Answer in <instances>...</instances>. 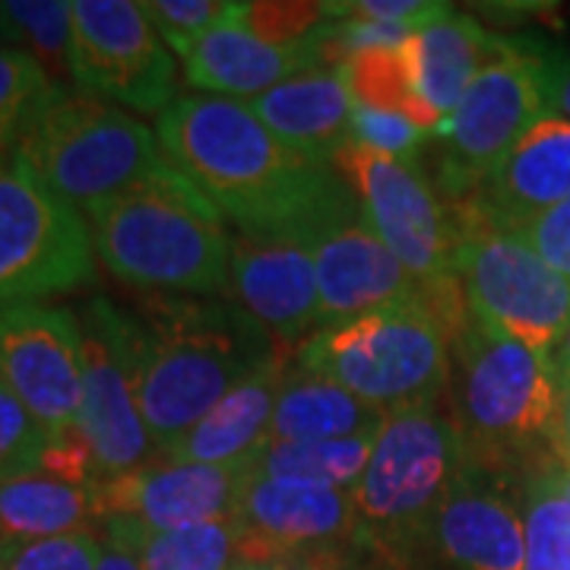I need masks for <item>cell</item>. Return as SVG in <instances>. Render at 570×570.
Instances as JSON below:
<instances>
[{
    "mask_svg": "<svg viewBox=\"0 0 570 570\" xmlns=\"http://www.w3.org/2000/svg\"><path fill=\"white\" fill-rule=\"evenodd\" d=\"M163 159L175 165L235 232H307L358 204L333 165L276 140L245 102L187 92L156 121Z\"/></svg>",
    "mask_w": 570,
    "mask_h": 570,
    "instance_id": "1",
    "label": "cell"
},
{
    "mask_svg": "<svg viewBox=\"0 0 570 570\" xmlns=\"http://www.w3.org/2000/svg\"><path fill=\"white\" fill-rule=\"evenodd\" d=\"M134 317L142 422L163 456L279 352L269 330L223 295H140Z\"/></svg>",
    "mask_w": 570,
    "mask_h": 570,
    "instance_id": "2",
    "label": "cell"
},
{
    "mask_svg": "<svg viewBox=\"0 0 570 570\" xmlns=\"http://www.w3.org/2000/svg\"><path fill=\"white\" fill-rule=\"evenodd\" d=\"M82 219L105 269L140 295L213 298L228 285L225 216L165 159Z\"/></svg>",
    "mask_w": 570,
    "mask_h": 570,
    "instance_id": "3",
    "label": "cell"
},
{
    "mask_svg": "<svg viewBox=\"0 0 570 570\" xmlns=\"http://www.w3.org/2000/svg\"><path fill=\"white\" fill-rule=\"evenodd\" d=\"M466 321L456 276L431 279L412 302L311 333L292 365L384 412L438 403L450 384V346Z\"/></svg>",
    "mask_w": 570,
    "mask_h": 570,
    "instance_id": "4",
    "label": "cell"
},
{
    "mask_svg": "<svg viewBox=\"0 0 570 570\" xmlns=\"http://www.w3.org/2000/svg\"><path fill=\"white\" fill-rule=\"evenodd\" d=\"M558 374L549 355L469 317L450 346V419L469 466L513 482L558 460Z\"/></svg>",
    "mask_w": 570,
    "mask_h": 570,
    "instance_id": "5",
    "label": "cell"
},
{
    "mask_svg": "<svg viewBox=\"0 0 570 570\" xmlns=\"http://www.w3.org/2000/svg\"><path fill=\"white\" fill-rule=\"evenodd\" d=\"M463 438L444 400L387 412L352 489L358 551L403 558L466 469Z\"/></svg>",
    "mask_w": 570,
    "mask_h": 570,
    "instance_id": "6",
    "label": "cell"
},
{
    "mask_svg": "<svg viewBox=\"0 0 570 570\" xmlns=\"http://www.w3.org/2000/svg\"><path fill=\"white\" fill-rule=\"evenodd\" d=\"M10 163L86 216L146 178L163 163V149L156 130L130 111L73 86H55Z\"/></svg>",
    "mask_w": 570,
    "mask_h": 570,
    "instance_id": "7",
    "label": "cell"
},
{
    "mask_svg": "<svg viewBox=\"0 0 570 570\" xmlns=\"http://www.w3.org/2000/svg\"><path fill=\"white\" fill-rule=\"evenodd\" d=\"M549 58L546 41L494 36V55L438 130L434 187L448 206L479 194L510 149L549 118Z\"/></svg>",
    "mask_w": 570,
    "mask_h": 570,
    "instance_id": "8",
    "label": "cell"
},
{
    "mask_svg": "<svg viewBox=\"0 0 570 570\" xmlns=\"http://www.w3.org/2000/svg\"><path fill=\"white\" fill-rule=\"evenodd\" d=\"M456 228L453 276L463 288L469 317L539 355H551L570 324V279L551 269L513 228L482 219H456Z\"/></svg>",
    "mask_w": 570,
    "mask_h": 570,
    "instance_id": "9",
    "label": "cell"
},
{
    "mask_svg": "<svg viewBox=\"0 0 570 570\" xmlns=\"http://www.w3.org/2000/svg\"><path fill=\"white\" fill-rule=\"evenodd\" d=\"M96 276L80 209L13 163H0V307L77 292Z\"/></svg>",
    "mask_w": 570,
    "mask_h": 570,
    "instance_id": "10",
    "label": "cell"
},
{
    "mask_svg": "<svg viewBox=\"0 0 570 570\" xmlns=\"http://www.w3.org/2000/svg\"><path fill=\"white\" fill-rule=\"evenodd\" d=\"M82 400L77 428L92 450L99 479L153 463L137 381V317L96 295L80 311Z\"/></svg>",
    "mask_w": 570,
    "mask_h": 570,
    "instance_id": "11",
    "label": "cell"
},
{
    "mask_svg": "<svg viewBox=\"0 0 570 570\" xmlns=\"http://www.w3.org/2000/svg\"><path fill=\"white\" fill-rule=\"evenodd\" d=\"M333 168L358 197L367 225L415 279L453 276L460 228L425 165L348 140Z\"/></svg>",
    "mask_w": 570,
    "mask_h": 570,
    "instance_id": "12",
    "label": "cell"
},
{
    "mask_svg": "<svg viewBox=\"0 0 570 570\" xmlns=\"http://www.w3.org/2000/svg\"><path fill=\"white\" fill-rule=\"evenodd\" d=\"M70 17L73 89L140 115H163L178 99L175 55L159 39L140 3L77 0L70 3Z\"/></svg>",
    "mask_w": 570,
    "mask_h": 570,
    "instance_id": "13",
    "label": "cell"
},
{
    "mask_svg": "<svg viewBox=\"0 0 570 570\" xmlns=\"http://www.w3.org/2000/svg\"><path fill=\"white\" fill-rule=\"evenodd\" d=\"M396 561L409 570H527L523 482L466 463L444 504Z\"/></svg>",
    "mask_w": 570,
    "mask_h": 570,
    "instance_id": "14",
    "label": "cell"
},
{
    "mask_svg": "<svg viewBox=\"0 0 570 570\" xmlns=\"http://www.w3.org/2000/svg\"><path fill=\"white\" fill-rule=\"evenodd\" d=\"M0 381L48 434L77 428L82 400V324L70 307H0Z\"/></svg>",
    "mask_w": 570,
    "mask_h": 570,
    "instance_id": "15",
    "label": "cell"
},
{
    "mask_svg": "<svg viewBox=\"0 0 570 570\" xmlns=\"http://www.w3.org/2000/svg\"><path fill=\"white\" fill-rule=\"evenodd\" d=\"M225 292L276 343L302 346L321 330L314 238L307 232H232Z\"/></svg>",
    "mask_w": 570,
    "mask_h": 570,
    "instance_id": "16",
    "label": "cell"
},
{
    "mask_svg": "<svg viewBox=\"0 0 570 570\" xmlns=\"http://www.w3.org/2000/svg\"><path fill=\"white\" fill-rule=\"evenodd\" d=\"M254 463L206 466L181 460H153L146 466L92 485L99 523L111 517L137 520L149 530H184L200 523L238 520Z\"/></svg>",
    "mask_w": 570,
    "mask_h": 570,
    "instance_id": "17",
    "label": "cell"
},
{
    "mask_svg": "<svg viewBox=\"0 0 570 570\" xmlns=\"http://www.w3.org/2000/svg\"><path fill=\"white\" fill-rule=\"evenodd\" d=\"M314 269L321 298V330L365 317L381 307L403 305L422 295L400 257L367 225L362 206H348L314 235Z\"/></svg>",
    "mask_w": 570,
    "mask_h": 570,
    "instance_id": "18",
    "label": "cell"
},
{
    "mask_svg": "<svg viewBox=\"0 0 570 570\" xmlns=\"http://www.w3.org/2000/svg\"><path fill=\"white\" fill-rule=\"evenodd\" d=\"M355 532L352 498L324 485L254 475L238 508L242 561L298 551H358Z\"/></svg>",
    "mask_w": 570,
    "mask_h": 570,
    "instance_id": "19",
    "label": "cell"
},
{
    "mask_svg": "<svg viewBox=\"0 0 570 570\" xmlns=\"http://www.w3.org/2000/svg\"><path fill=\"white\" fill-rule=\"evenodd\" d=\"M564 200H570V121L549 115L501 159L479 194L450 206V213L453 219H482L517 232Z\"/></svg>",
    "mask_w": 570,
    "mask_h": 570,
    "instance_id": "20",
    "label": "cell"
},
{
    "mask_svg": "<svg viewBox=\"0 0 570 570\" xmlns=\"http://www.w3.org/2000/svg\"><path fill=\"white\" fill-rule=\"evenodd\" d=\"M184 77L206 96L250 102L311 70H324L317 36L295 45H269L225 20L184 58Z\"/></svg>",
    "mask_w": 570,
    "mask_h": 570,
    "instance_id": "21",
    "label": "cell"
},
{
    "mask_svg": "<svg viewBox=\"0 0 570 570\" xmlns=\"http://www.w3.org/2000/svg\"><path fill=\"white\" fill-rule=\"evenodd\" d=\"M266 130L317 165H333L348 142L352 99L336 67L311 70L245 102Z\"/></svg>",
    "mask_w": 570,
    "mask_h": 570,
    "instance_id": "22",
    "label": "cell"
},
{
    "mask_svg": "<svg viewBox=\"0 0 570 570\" xmlns=\"http://www.w3.org/2000/svg\"><path fill=\"white\" fill-rule=\"evenodd\" d=\"M288 365H292L288 355L279 348L269 365L261 367L254 377H247L245 384H238L225 400L209 409L204 422L190 434H184L165 460L206 463V466L254 463V456L266 448L273 409Z\"/></svg>",
    "mask_w": 570,
    "mask_h": 570,
    "instance_id": "23",
    "label": "cell"
},
{
    "mask_svg": "<svg viewBox=\"0 0 570 570\" xmlns=\"http://www.w3.org/2000/svg\"><path fill=\"white\" fill-rule=\"evenodd\" d=\"M387 412L358 400L346 387L288 365L276 396L266 444L340 441L381 431Z\"/></svg>",
    "mask_w": 570,
    "mask_h": 570,
    "instance_id": "24",
    "label": "cell"
},
{
    "mask_svg": "<svg viewBox=\"0 0 570 570\" xmlns=\"http://www.w3.org/2000/svg\"><path fill=\"white\" fill-rule=\"evenodd\" d=\"M415 73L425 102L448 118L460 105L469 82L494 55V36L482 29L472 13L450 10L448 17L425 26L415 39Z\"/></svg>",
    "mask_w": 570,
    "mask_h": 570,
    "instance_id": "25",
    "label": "cell"
},
{
    "mask_svg": "<svg viewBox=\"0 0 570 570\" xmlns=\"http://www.w3.org/2000/svg\"><path fill=\"white\" fill-rule=\"evenodd\" d=\"M99 523L92 485H73L48 472H29L0 482V532L10 549L70 535Z\"/></svg>",
    "mask_w": 570,
    "mask_h": 570,
    "instance_id": "26",
    "label": "cell"
},
{
    "mask_svg": "<svg viewBox=\"0 0 570 570\" xmlns=\"http://www.w3.org/2000/svg\"><path fill=\"white\" fill-rule=\"evenodd\" d=\"M105 539L127 549L142 570H235L238 551V520L200 523L184 530H149L137 520L111 517L102 523Z\"/></svg>",
    "mask_w": 570,
    "mask_h": 570,
    "instance_id": "27",
    "label": "cell"
},
{
    "mask_svg": "<svg viewBox=\"0 0 570 570\" xmlns=\"http://www.w3.org/2000/svg\"><path fill=\"white\" fill-rule=\"evenodd\" d=\"M415 39V36H412ZM412 39L400 48H367L352 55L336 70L346 82V92L352 105L358 108H374V111H390L403 115L422 130L434 134L444 124V115L434 111L419 92V73H415V51Z\"/></svg>",
    "mask_w": 570,
    "mask_h": 570,
    "instance_id": "28",
    "label": "cell"
},
{
    "mask_svg": "<svg viewBox=\"0 0 570 570\" xmlns=\"http://www.w3.org/2000/svg\"><path fill=\"white\" fill-rule=\"evenodd\" d=\"M384 428V425H381ZM377 431L340 441H305V444H266L254 456V475L279 482H307L352 494L365 472Z\"/></svg>",
    "mask_w": 570,
    "mask_h": 570,
    "instance_id": "29",
    "label": "cell"
},
{
    "mask_svg": "<svg viewBox=\"0 0 570 570\" xmlns=\"http://www.w3.org/2000/svg\"><path fill=\"white\" fill-rule=\"evenodd\" d=\"M0 17L10 48H20L41 63L55 86L70 82V45H73V17L63 0H3Z\"/></svg>",
    "mask_w": 570,
    "mask_h": 570,
    "instance_id": "30",
    "label": "cell"
},
{
    "mask_svg": "<svg viewBox=\"0 0 570 570\" xmlns=\"http://www.w3.org/2000/svg\"><path fill=\"white\" fill-rule=\"evenodd\" d=\"M554 463L532 472L523 485L527 570H570V501L558 489Z\"/></svg>",
    "mask_w": 570,
    "mask_h": 570,
    "instance_id": "31",
    "label": "cell"
},
{
    "mask_svg": "<svg viewBox=\"0 0 570 570\" xmlns=\"http://www.w3.org/2000/svg\"><path fill=\"white\" fill-rule=\"evenodd\" d=\"M55 80L36 58L20 48L0 51V163L13 159V149L36 118L41 102L51 96Z\"/></svg>",
    "mask_w": 570,
    "mask_h": 570,
    "instance_id": "32",
    "label": "cell"
},
{
    "mask_svg": "<svg viewBox=\"0 0 570 570\" xmlns=\"http://www.w3.org/2000/svg\"><path fill=\"white\" fill-rule=\"evenodd\" d=\"M228 22L245 29L254 39L269 45H295L314 36L326 26L324 3H305V0H245L232 3Z\"/></svg>",
    "mask_w": 570,
    "mask_h": 570,
    "instance_id": "33",
    "label": "cell"
},
{
    "mask_svg": "<svg viewBox=\"0 0 570 570\" xmlns=\"http://www.w3.org/2000/svg\"><path fill=\"white\" fill-rule=\"evenodd\" d=\"M140 7L168 51L181 61L232 13V3L225 0H146Z\"/></svg>",
    "mask_w": 570,
    "mask_h": 570,
    "instance_id": "34",
    "label": "cell"
},
{
    "mask_svg": "<svg viewBox=\"0 0 570 570\" xmlns=\"http://www.w3.org/2000/svg\"><path fill=\"white\" fill-rule=\"evenodd\" d=\"M48 431L22 406L20 396L0 381V482L41 472Z\"/></svg>",
    "mask_w": 570,
    "mask_h": 570,
    "instance_id": "35",
    "label": "cell"
},
{
    "mask_svg": "<svg viewBox=\"0 0 570 570\" xmlns=\"http://www.w3.org/2000/svg\"><path fill=\"white\" fill-rule=\"evenodd\" d=\"M348 140L367 146V149H377V153H387V156H400V159H419V153L434 140V134L422 130L419 124H412L403 115L352 105Z\"/></svg>",
    "mask_w": 570,
    "mask_h": 570,
    "instance_id": "36",
    "label": "cell"
},
{
    "mask_svg": "<svg viewBox=\"0 0 570 570\" xmlns=\"http://www.w3.org/2000/svg\"><path fill=\"white\" fill-rule=\"evenodd\" d=\"M99 558L102 539L92 530H82L13 549L7 570H96Z\"/></svg>",
    "mask_w": 570,
    "mask_h": 570,
    "instance_id": "37",
    "label": "cell"
},
{
    "mask_svg": "<svg viewBox=\"0 0 570 570\" xmlns=\"http://www.w3.org/2000/svg\"><path fill=\"white\" fill-rule=\"evenodd\" d=\"M450 3H431V0H324L326 20H374L400 22L425 29L441 17H448Z\"/></svg>",
    "mask_w": 570,
    "mask_h": 570,
    "instance_id": "38",
    "label": "cell"
},
{
    "mask_svg": "<svg viewBox=\"0 0 570 570\" xmlns=\"http://www.w3.org/2000/svg\"><path fill=\"white\" fill-rule=\"evenodd\" d=\"M530 247L564 279H570V200L551 206L523 228H517Z\"/></svg>",
    "mask_w": 570,
    "mask_h": 570,
    "instance_id": "39",
    "label": "cell"
},
{
    "mask_svg": "<svg viewBox=\"0 0 570 570\" xmlns=\"http://www.w3.org/2000/svg\"><path fill=\"white\" fill-rule=\"evenodd\" d=\"M358 551H298L266 561H238L235 570H355Z\"/></svg>",
    "mask_w": 570,
    "mask_h": 570,
    "instance_id": "40",
    "label": "cell"
},
{
    "mask_svg": "<svg viewBox=\"0 0 570 570\" xmlns=\"http://www.w3.org/2000/svg\"><path fill=\"white\" fill-rule=\"evenodd\" d=\"M549 80H551V115L570 121V51L551 45L549 58Z\"/></svg>",
    "mask_w": 570,
    "mask_h": 570,
    "instance_id": "41",
    "label": "cell"
},
{
    "mask_svg": "<svg viewBox=\"0 0 570 570\" xmlns=\"http://www.w3.org/2000/svg\"><path fill=\"white\" fill-rule=\"evenodd\" d=\"M554 453L561 463H570V381L558 387V415H554Z\"/></svg>",
    "mask_w": 570,
    "mask_h": 570,
    "instance_id": "42",
    "label": "cell"
},
{
    "mask_svg": "<svg viewBox=\"0 0 570 570\" xmlns=\"http://www.w3.org/2000/svg\"><path fill=\"white\" fill-rule=\"evenodd\" d=\"M96 570H142L140 561L130 554L127 549H121L118 542L111 539H102V558H99V568Z\"/></svg>",
    "mask_w": 570,
    "mask_h": 570,
    "instance_id": "43",
    "label": "cell"
},
{
    "mask_svg": "<svg viewBox=\"0 0 570 570\" xmlns=\"http://www.w3.org/2000/svg\"><path fill=\"white\" fill-rule=\"evenodd\" d=\"M549 358L551 367H554V374H558V384H561V381H570V324L568 330L561 333V340L554 343Z\"/></svg>",
    "mask_w": 570,
    "mask_h": 570,
    "instance_id": "44",
    "label": "cell"
},
{
    "mask_svg": "<svg viewBox=\"0 0 570 570\" xmlns=\"http://www.w3.org/2000/svg\"><path fill=\"white\" fill-rule=\"evenodd\" d=\"M355 570H409V568L406 564H400L396 558H390V554H374V551H365V554L358 558Z\"/></svg>",
    "mask_w": 570,
    "mask_h": 570,
    "instance_id": "45",
    "label": "cell"
},
{
    "mask_svg": "<svg viewBox=\"0 0 570 570\" xmlns=\"http://www.w3.org/2000/svg\"><path fill=\"white\" fill-rule=\"evenodd\" d=\"M554 479H558V489H561V494L570 501V463H554Z\"/></svg>",
    "mask_w": 570,
    "mask_h": 570,
    "instance_id": "46",
    "label": "cell"
},
{
    "mask_svg": "<svg viewBox=\"0 0 570 570\" xmlns=\"http://www.w3.org/2000/svg\"><path fill=\"white\" fill-rule=\"evenodd\" d=\"M10 554H13V549H10V542L3 539V532H0V570H7V561H10Z\"/></svg>",
    "mask_w": 570,
    "mask_h": 570,
    "instance_id": "47",
    "label": "cell"
},
{
    "mask_svg": "<svg viewBox=\"0 0 570 570\" xmlns=\"http://www.w3.org/2000/svg\"><path fill=\"white\" fill-rule=\"evenodd\" d=\"M3 48H10V41H7V29H3V17H0V51Z\"/></svg>",
    "mask_w": 570,
    "mask_h": 570,
    "instance_id": "48",
    "label": "cell"
}]
</instances>
